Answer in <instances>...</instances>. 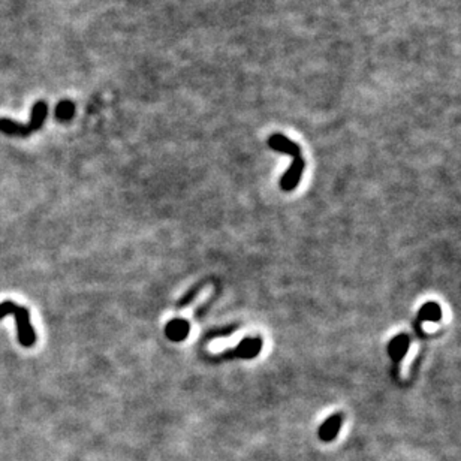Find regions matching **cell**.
Here are the masks:
<instances>
[{
    "label": "cell",
    "instance_id": "1",
    "mask_svg": "<svg viewBox=\"0 0 461 461\" xmlns=\"http://www.w3.org/2000/svg\"><path fill=\"white\" fill-rule=\"evenodd\" d=\"M48 116V105L45 101H38L32 108L30 121L27 125L18 123L11 119H0V132L11 136H29L32 132L39 131Z\"/></svg>",
    "mask_w": 461,
    "mask_h": 461
},
{
    "label": "cell",
    "instance_id": "2",
    "mask_svg": "<svg viewBox=\"0 0 461 461\" xmlns=\"http://www.w3.org/2000/svg\"><path fill=\"white\" fill-rule=\"evenodd\" d=\"M262 349V338L261 337H246L237 347L234 349H226L219 357H214V361L222 360H252L260 355Z\"/></svg>",
    "mask_w": 461,
    "mask_h": 461
},
{
    "label": "cell",
    "instance_id": "3",
    "mask_svg": "<svg viewBox=\"0 0 461 461\" xmlns=\"http://www.w3.org/2000/svg\"><path fill=\"white\" fill-rule=\"evenodd\" d=\"M15 322H17V333H18V342L24 347H32L36 343V334L34 331V327L30 323V313L26 307H15L12 312Z\"/></svg>",
    "mask_w": 461,
    "mask_h": 461
},
{
    "label": "cell",
    "instance_id": "4",
    "mask_svg": "<svg viewBox=\"0 0 461 461\" xmlns=\"http://www.w3.org/2000/svg\"><path fill=\"white\" fill-rule=\"evenodd\" d=\"M304 168H306L304 158L303 156L294 158L292 164H290V166L286 169V173L283 174V177L280 179L282 190H285V192L294 190L298 186V183H300V180H301Z\"/></svg>",
    "mask_w": 461,
    "mask_h": 461
},
{
    "label": "cell",
    "instance_id": "5",
    "mask_svg": "<svg viewBox=\"0 0 461 461\" xmlns=\"http://www.w3.org/2000/svg\"><path fill=\"white\" fill-rule=\"evenodd\" d=\"M269 145L271 150L277 151V153H283V155H288L292 159L297 156H303L300 145H298L295 141L289 140L288 136H285L283 134H273L269 138Z\"/></svg>",
    "mask_w": 461,
    "mask_h": 461
},
{
    "label": "cell",
    "instance_id": "6",
    "mask_svg": "<svg viewBox=\"0 0 461 461\" xmlns=\"http://www.w3.org/2000/svg\"><path fill=\"white\" fill-rule=\"evenodd\" d=\"M189 333H190V323L186 319H180V318L171 319L165 327V336L169 338V340L175 342V343L186 340Z\"/></svg>",
    "mask_w": 461,
    "mask_h": 461
},
{
    "label": "cell",
    "instance_id": "7",
    "mask_svg": "<svg viewBox=\"0 0 461 461\" xmlns=\"http://www.w3.org/2000/svg\"><path fill=\"white\" fill-rule=\"evenodd\" d=\"M342 424H343L342 414L331 415L319 428V439L322 442H333L337 438V434L340 433Z\"/></svg>",
    "mask_w": 461,
    "mask_h": 461
},
{
    "label": "cell",
    "instance_id": "8",
    "mask_svg": "<svg viewBox=\"0 0 461 461\" xmlns=\"http://www.w3.org/2000/svg\"><path fill=\"white\" fill-rule=\"evenodd\" d=\"M409 346H410V338L406 334L395 336L391 340V343L388 345V353H390V357L395 367L399 366L404 355H406Z\"/></svg>",
    "mask_w": 461,
    "mask_h": 461
},
{
    "label": "cell",
    "instance_id": "9",
    "mask_svg": "<svg viewBox=\"0 0 461 461\" xmlns=\"http://www.w3.org/2000/svg\"><path fill=\"white\" fill-rule=\"evenodd\" d=\"M54 114H55V120H58V121H63V123L71 121L75 116V103L72 102L71 99L60 101L58 105H55Z\"/></svg>",
    "mask_w": 461,
    "mask_h": 461
},
{
    "label": "cell",
    "instance_id": "10",
    "mask_svg": "<svg viewBox=\"0 0 461 461\" xmlns=\"http://www.w3.org/2000/svg\"><path fill=\"white\" fill-rule=\"evenodd\" d=\"M442 318V310L440 307L436 303H427L424 307H421L418 312V325L425 321L430 322H438Z\"/></svg>",
    "mask_w": 461,
    "mask_h": 461
},
{
    "label": "cell",
    "instance_id": "11",
    "mask_svg": "<svg viewBox=\"0 0 461 461\" xmlns=\"http://www.w3.org/2000/svg\"><path fill=\"white\" fill-rule=\"evenodd\" d=\"M15 307L17 304L12 303V301H3L0 303V319H3L8 314H12V312L15 310Z\"/></svg>",
    "mask_w": 461,
    "mask_h": 461
}]
</instances>
